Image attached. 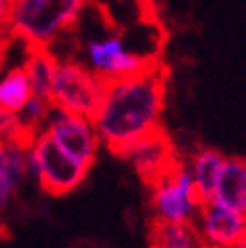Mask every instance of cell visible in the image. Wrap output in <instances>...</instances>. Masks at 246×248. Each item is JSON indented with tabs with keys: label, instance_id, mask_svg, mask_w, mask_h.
Instances as JSON below:
<instances>
[{
	"label": "cell",
	"instance_id": "cell-16",
	"mask_svg": "<svg viewBox=\"0 0 246 248\" xmlns=\"http://www.w3.org/2000/svg\"><path fill=\"white\" fill-rule=\"evenodd\" d=\"M10 6H12V0H0V34H2V36H10V32H8ZM10 39H12V36H10Z\"/></svg>",
	"mask_w": 246,
	"mask_h": 248
},
{
	"label": "cell",
	"instance_id": "cell-1",
	"mask_svg": "<svg viewBox=\"0 0 246 248\" xmlns=\"http://www.w3.org/2000/svg\"><path fill=\"white\" fill-rule=\"evenodd\" d=\"M166 111V73L157 63L135 75L107 81L93 113L97 135L115 154L143 135L162 127Z\"/></svg>",
	"mask_w": 246,
	"mask_h": 248
},
{
	"label": "cell",
	"instance_id": "cell-4",
	"mask_svg": "<svg viewBox=\"0 0 246 248\" xmlns=\"http://www.w3.org/2000/svg\"><path fill=\"white\" fill-rule=\"evenodd\" d=\"M150 208L154 222H188L194 224L202 208L192 173L184 159L162 178L150 184Z\"/></svg>",
	"mask_w": 246,
	"mask_h": 248
},
{
	"label": "cell",
	"instance_id": "cell-6",
	"mask_svg": "<svg viewBox=\"0 0 246 248\" xmlns=\"http://www.w3.org/2000/svg\"><path fill=\"white\" fill-rule=\"evenodd\" d=\"M43 131H46L69 155H73L87 168H91L97 159L101 140L97 135L91 117L51 107Z\"/></svg>",
	"mask_w": 246,
	"mask_h": 248
},
{
	"label": "cell",
	"instance_id": "cell-11",
	"mask_svg": "<svg viewBox=\"0 0 246 248\" xmlns=\"http://www.w3.org/2000/svg\"><path fill=\"white\" fill-rule=\"evenodd\" d=\"M212 200L246 214V159L224 157L222 170L216 180Z\"/></svg>",
	"mask_w": 246,
	"mask_h": 248
},
{
	"label": "cell",
	"instance_id": "cell-2",
	"mask_svg": "<svg viewBox=\"0 0 246 248\" xmlns=\"http://www.w3.org/2000/svg\"><path fill=\"white\" fill-rule=\"evenodd\" d=\"M87 0H12L8 32L27 46H51L75 29Z\"/></svg>",
	"mask_w": 246,
	"mask_h": 248
},
{
	"label": "cell",
	"instance_id": "cell-10",
	"mask_svg": "<svg viewBox=\"0 0 246 248\" xmlns=\"http://www.w3.org/2000/svg\"><path fill=\"white\" fill-rule=\"evenodd\" d=\"M29 141L22 140H0V210L16 194L27 170Z\"/></svg>",
	"mask_w": 246,
	"mask_h": 248
},
{
	"label": "cell",
	"instance_id": "cell-3",
	"mask_svg": "<svg viewBox=\"0 0 246 248\" xmlns=\"http://www.w3.org/2000/svg\"><path fill=\"white\" fill-rule=\"evenodd\" d=\"M27 170L51 196H65L87 178L89 168L69 155L46 131L32 138L27 154Z\"/></svg>",
	"mask_w": 246,
	"mask_h": 248
},
{
	"label": "cell",
	"instance_id": "cell-7",
	"mask_svg": "<svg viewBox=\"0 0 246 248\" xmlns=\"http://www.w3.org/2000/svg\"><path fill=\"white\" fill-rule=\"evenodd\" d=\"M85 65L105 83L141 73L154 65L150 57L133 53L119 34L89 41L85 46Z\"/></svg>",
	"mask_w": 246,
	"mask_h": 248
},
{
	"label": "cell",
	"instance_id": "cell-15",
	"mask_svg": "<svg viewBox=\"0 0 246 248\" xmlns=\"http://www.w3.org/2000/svg\"><path fill=\"white\" fill-rule=\"evenodd\" d=\"M31 97L32 89L24 67L10 69L6 75L0 77V111L16 115Z\"/></svg>",
	"mask_w": 246,
	"mask_h": 248
},
{
	"label": "cell",
	"instance_id": "cell-9",
	"mask_svg": "<svg viewBox=\"0 0 246 248\" xmlns=\"http://www.w3.org/2000/svg\"><path fill=\"white\" fill-rule=\"evenodd\" d=\"M204 246L232 248L242 246L246 238V214L222 206L214 200L202 204L198 216L194 220Z\"/></svg>",
	"mask_w": 246,
	"mask_h": 248
},
{
	"label": "cell",
	"instance_id": "cell-14",
	"mask_svg": "<svg viewBox=\"0 0 246 248\" xmlns=\"http://www.w3.org/2000/svg\"><path fill=\"white\" fill-rule=\"evenodd\" d=\"M150 244L157 248H200L202 238L188 222H154Z\"/></svg>",
	"mask_w": 246,
	"mask_h": 248
},
{
	"label": "cell",
	"instance_id": "cell-13",
	"mask_svg": "<svg viewBox=\"0 0 246 248\" xmlns=\"http://www.w3.org/2000/svg\"><path fill=\"white\" fill-rule=\"evenodd\" d=\"M29 55L24 61V71L29 75L31 89L34 97H41L51 101V85H53V75L57 67V57L48 51L46 46H27Z\"/></svg>",
	"mask_w": 246,
	"mask_h": 248
},
{
	"label": "cell",
	"instance_id": "cell-12",
	"mask_svg": "<svg viewBox=\"0 0 246 248\" xmlns=\"http://www.w3.org/2000/svg\"><path fill=\"white\" fill-rule=\"evenodd\" d=\"M224 157L226 155H222L214 147H198L186 159V166L192 173L196 192L202 198V202L212 200V192H214L216 180L220 176V170H222Z\"/></svg>",
	"mask_w": 246,
	"mask_h": 248
},
{
	"label": "cell",
	"instance_id": "cell-8",
	"mask_svg": "<svg viewBox=\"0 0 246 248\" xmlns=\"http://www.w3.org/2000/svg\"><path fill=\"white\" fill-rule=\"evenodd\" d=\"M115 155L127 162L147 186L162 178L180 162L174 143L162 127L123 145L115 152Z\"/></svg>",
	"mask_w": 246,
	"mask_h": 248
},
{
	"label": "cell",
	"instance_id": "cell-5",
	"mask_svg": "<svg viewBox=\"0 0 246 248\" xmlns=\"http://www.w3.org/2000/svg\"><path fill=\"white\" fill-rule=\"evenodd\" d=\"M105 91V81L77 59H57L51 105L71 113L93 117Z\"/></svg>",
	"mask_w": 246,
	"mask_h": 248
}]
</instances>
